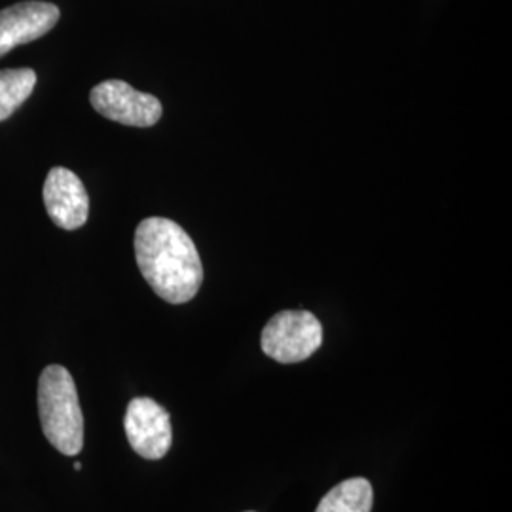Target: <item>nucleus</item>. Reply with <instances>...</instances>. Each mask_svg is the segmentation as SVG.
<instances>
[{
    "label": "nucleus",
    "mask_w": 512,
    "mask_h": 512,
    "mask_svg": "<svg viewBox=\"0 0 512 512\" xmlns=\"http://www.w3.org/2000/svg\"><path fill=\"white\" fill-rule=\"evenodd\" d=\"M59 8L52 2L27 0L0 10V57L21 44L48 35L59 21Z\"/></svg>",
    "instance_id": "7"
},
{
    "label": "nucleus",
    "mask_w": 512,
    "mask_h": 512,
    "mask_svg": "<svg viewBox=\"0 0 512 512\" xmlns=\"http://www.w3.org/2000/svg\"><path fill=\"white\" fill-rule=\"evenodd\" d=\"M321 344L323 325L311 311H279L266 323L260 336L262 351L283 365L310 359Z\"/></svg>",
    "instance_id": "3"
},
{
    "label": "nucleus",
    "mask_w": 512,
    "mask_h": 512,
    "mask_svg": "<svg viewBox=\"0 0 512 512\" xmlns=\"http://www.w3.org/2000/svg\"><path fill=\"white\" fill-rule=\"evenodd\" d=\"M37 86L33 69H4L0 71V122L8 120L31 97Z\"/></svg>",
    "instance_id": "9"
},
{
    "label": "nucleus",
    "mask_w": 512,
    "mask_h": 512,
    "mask_svg": "<svg viewBox=\"0 0 512 512\" xmlns=\"http://www.w3.org/2000/svg\"><path fill=\"white\" fill-rule=\"evenodd\" d=\"M374 490L366 478H349L325 495L315 512H370Z\"/></svg>",
    "instance_id": "8"
},
{
    "label": "nucleus",
    "mask_w": 512,
    "mask_h": 512,
    "mask_svg": "<svg viewBox=\"0 0 512 512\" xmlns=\"http://www.w3.org/2000/svg\"><path fill=\"white\" fill-rule=\"evenodd\" d=\"M135 258L152 291L169 304L190 302L202 287V258L196 243L173 220H141L135 230Z\"/></svg>",
    "instance_id": "1"
},
{
    "label": "nucleus",
    "mask_w": 512,
    "mask_h": 512,
    "mask_svg": "<svg viewBox=\"0 0 512 512\" xmlns=\"http://www.w3.org/2000/svg\"><path fill=\"white\" fill-rule=\"evenodd\" d=\"M90 103L103 118L131 128H152L160 122L162 103L150 93L137 92L124 80H105L90 93Z\"/></svg>",
    "instance_id": "4"
},
{
    "label": "nucleus",
    "mask_w": 512,
    "mask_h": 512,
    "mask_svg": "<svg viewBox=\"0 0 512 512\" xmlns=\"http://www.w3.org/2000/svg\"><path fill=\"white\" fill-rule=\"evenodd\" d=\"M44 205L55 226L61 230H78L90 215V196L78 175L67 167L50 169L44 183Z\"/></svg>",
    "instance_id": "6"
},
{
    "label": "nucleus",
    "mask_w": 512,
    "mask_h": 512,
    "mask_svg": "<svg viewBox=\"0 0 512 512\" xmlns=\"http://www.w3.org/2000/svg\"><path fill=\"white\" fill-rule=\"evenodd\" d=\"M249 512H253V511H249Z\"/></svg>",
    "instance_id": "10"
},
{
    "label": "nucleus",
    "mask_w": 512,
    "mask_h": 512,
    "mask_svg": "<svg viewBox=\"0 0 512 512\" xmlns=\"http://www.w3.org/2000/svg\"><path fill=\"white\" fill-rule=\"evenodd\" d=\"M38 414L42 433L65 456L84 446V416L71 372L61 365L46 366L38 380Z\"/></svg>",
    "instance_id": "2"
},
{
    "label": "nucleus",
    "mask_w": 512,
    "mask_h": 512,
    "mask_svg": "<svg viewBox=\"0 0 512 512\" xmlns=\"http://www.w3.org/2000/svg\"><path fill=\"white\" fill-rule=\"evenodd\" d=\"M124 429L131 448L141 458L156 461L164 458L171 448L173 431L169 412L148 397H137L128 404Z\"/></svg>",
    "instance_id": "5"
}]
</instances>
